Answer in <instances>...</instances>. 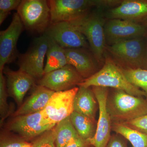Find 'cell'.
I'll return each instance as SVG.
<instances>
[{
  "label": "cell",
  "instance_id": "obj_3",
  "mask_svg": "<svg viewBox=\"0 0 147 147\" xmlns=\"http://www.w3.org/2000/svg\"><path fill=\"white\" fill-rule=\"evenodd\" d=\"M106 107L112 121L123 123L147 114V100L116 90L108 96Z\"/></svg>",
  "mask_w": 147,
  "mask_h": 147
},
{
  "label": "cell",
  "instance_id": "obj_23",
  "mask_svg": "<svg viewBox=\"0 0 147 147\" xmlns=\"http://www.w3.org/2000/svg\"><path fill=\"white\" fill-rule=\"evenodd\" d=\"M112 130L123 136L133 147H147V134L132 129L119 123H112Z\"/></svg>",
  "mask_w": 147,
  "mask_h": 147
},
{
  "label": "cell",
  "instance_id": "obj_12",
  "mask_svg": "<svg viewBox=\"0 0 147 147\" xmlns=\"http://www.w3.org/2000/svg\"><path fill=\"white\" fill-rule=\"evenodd\" d=\"M79 87L65 91L55 92L42 110L50 123L56 125L70 117L74 112V101Z\"/></svg>",
  "mask_w": 147,
  "mask_h": 147
},
{
  "label": "cell",
  "instance_id": "obj_26",
  "mask_svg": "<svg viewBox=\"0 0 147 147\" xmlns=\"http://www.w3.org/2000/svg\"><path fill=\"white\" fill-rule=\"evenodd\" d=\"M0 147H31V145L16 134H2L1 136Z\"/></svg>",
  "mask_w": 147,
  "mask_h": 147
},
{
  "label": "cell",
  "instance_id": "obj_1",
  "mask_svg": "<svg viewBox=\"0 0 147 147\" xmlns=\"http://www.w3.org/2000/svg\"><path fill=\"white\" fill-rule=\"evenodd\" d=\"M80 86L112 88L123 91L134 96H147L145 92L131 85L127 81L121 67L111 57H107L106 55L102 68L89 78L84 79L78 86Z\"/></svg>",
  "mask_w": 147,
  "mask_h": 147
},
{
  "label": "cell",
  "instance_id": "obj_33",
  "mask_svg": "<svg viewBox=\"0 0 147 147\" xmlns=\"http://www.w3.org/2000/svg\"><path fill=\"white\" fill-rule=\"evenodd\" d=\"M91 147H93V146H91Z\"/></svg>",
  "mask_w": 147,
  "mask_h": 147
},
{
  "label": "cell",
  "instance_id": "obj_16",
  "mask_svg": "<svg viewBox=\"0 0 147 147\" xmlns=\"http://www.w3.org/2000/svg\"><path fill=\"white\" fill-rule=\"evenodd\" d=\"M64 51L67 64L74 67L84 79L97 72L98 63L87 48L64 49Z\"/></svg>",
  "mask_w": 147,
  "mask_h": 147
},
{
  "label": "cell",
  "instance_id": "obj_6",
  "mask_svg": "<svg viewBox=\"0 0 147 147\" xmlns=\"http://www.w3.org/2000/svg\"><path fill=\"white\" fill-rule=\"evenodd\" d=\"M25 29L34 33H45L51 24L48 1L22 0L17 9Z\"/></svg>",
  "mask_w": 147,
  "mask_h": 147
},
{
  "label": "cell",
  "instance_id": "obj_14",
  "mask_svg": "<svg viewBox=\"0 0 147 147\" xmlns=\"http://www.w3.org/2000/svg\"><path fill=\"white\" fill-rule=\"evenodd\" d=\"M45 33L64 49L90 47L84 35L67 22L51 24Z\"/></svg>",
  "mask_w": 147,
  "mask_h": 147
},
{
  "label": "cell",
  "instance_id": "obj_4",
  "mask_svg": "<svg viewBox=\"0 0 147 147\" xmlns=\"http://www.w3.org/2000/svg\"><path fill=\"white\" fill-rule=\"evenodd\" d=\"M48 1L51 24L71 22L86 15L92 7L101 8L117 3V1L110 0H50Z\"/></svg>",
  "mask_w": 147,
  "mask_h": 147
},
{
  "label": "cell",
  "instance_id": "obj_9",
  "mask_svg": "<svg viewBox=\"0 0 147 147\" xmlns=\"http://www.w3.org/2000/svg\"><path fill=\"white\" fill-rule=\"evenodd\" d=\"M24 29L20 16L16 12L8 28L0 32V71H3L6 65L13 62L18 58L19 54L17 42Z\"/></svg>",
  "mask_w": 147,
  "mask_h": 147
},
{
  "label": "cell",
  "instance_id": "obj_20",
  "mask_svg": "<svg viewBox=\"0 0 147 147\" xmlns=\"http://www.w3.org/2000/svg\"><path fill=\"white\" fill-rule=\"evenodd\" d=\"M48 36L49 46L46 53L47 61L44 67L45 74L62 68L67 64L64 49L52 38Z\"/></svg>",
  "mask_w": 147,
  "mask_h": 147
},
{
  "label": "cell",
  "instance_id": "obj_30",
  "mask_svg": "<svg viewBox=\"0 0 147 147\" xmlns=\"http://www.w3.org/2000/svg\"><path fill=\"white\" fill-rule=\"evenodd\" d=\"M105 147H127L126 142L118 136H111Z\"/></svg>",
  "mask_w": 147,
  "mask_h": 147
},
{
  "label": "cell",
  "instance_id": "obj_8",
  "mask_svg": "<svg viewBox=\"0 0 147 147\" xmlns=\"http://www.w3.org/2000/svg\"><path fill=\"white\" fill-rule=\"evenodd\" d=\"M49 46V38L45 33L35 38L26 53L19 54V69L33 77L36 81L44 76V61Z\"/></svg>",
  "mask_w": 147,
  "mask_h": 147
},
{
  "label": "cell",
  "instance_id": "obj_10",
  "mask_svg": "<svg viewBox=\"0 0 147 147\" xmlns=\"http://www.w3.org/2000/svg\"><path fill=\"white\" fill-rule=\"evenodd\" d=\"M104 32L106 45L110 46L125 40L144 37L146 29L136 22L118 19L105 22Z\"/></svg>",
  "mask_w": 147,
  "mask_h": 147
},
{
  "label": "cell",
  "instance_id": "obj_25",
  "mask_svg": "<svg viewBox=\"0 0 147 147\" xmlns=\"http://www.w3.org/2000/svg\"><path fill=\"white\" fill-rule=\"evenodd\" d=\"M3 71H0V115L1 125L4 121L11 114H13L7 102L8 96L7 87L6 80Z\"/></svg>",
  "mask_w": 147,
  "mask_h": 147
},
{
  "label": "cell",
  "instance_id": "obj_13",
  "mask_svg": "<svg viewBox=\"0 0 147 147\" xmlns=\"http://www.w3.org/2000/svg\"><path fill=\"white\" fill-rule=\"evenodd\" d=\"M84 79L75 68L67 64L62 68L45 74L38 85L55 92L65 91L79 86Z\"/></svg>",
  "mask_w": 147,
  "mask_h": 147
},
{
  "label": "cell",
  "instance_id": "obj_5",
  "mask_svg": "<svg viewBox=\"0 0 147 147\" xmlns=\"http://www.w3.org/2000/svg\"><path fill=\"white\" fill-rule=\"evenodd\" d=\"M106 50L120 67L147 69V44L144 37L106 45Z\"/></svg>",
  "mask_w": 147,
  "mask_h": 147
},
{
  "label": "cell",
  "instance_id": "obj_21",
  "mask_svg": "<svg viewBox=\"0 0 147 147\" xmlns=\"http://www.w3.org/2000/svg\"><path fill=\"white\" fill-rule=\"evenodd\" d=\"M54 129L56 147H65L79 137L69 117L57 124Z\"/></svg>",
  "mask_w": 147,
  "mask_h": 147
},
{
  "label": "cell",
  "instance_id": "obj_2",
  "mask_svg": "<svg viewBox=\"0 0 147 147\" xmlns=\"http://www.w3.org/2000/svg\"><path fill=\"white\" fill-rule=\"evenodd\" d=\"M106 20L100 11L90 12L74 21L67 22L86 37L91 52L98 64H104L106 51L104 26Z\"/></svg>",
  "mask_w": 147,
  "mask_h": 147
},
{
  "label": "cell",
  "instance_id": "obj_29",
  "mask_svg": "<svg viewBox=\"0 0 147 147\" xmlns=\"http://www.w3.org/2000/svg\"><path fill=\"white\" fill-rule=\"evenodd\" d=\"M122 123L134 130L147 134V114L137 119Z\"/></svg>",
  "mask_w": 147,
  "mask_h": 147
},
{
  "label": "cell",
  "instance_id": "obj_31",
  "mask_svg": "<svg viewBox=\"0 0 147 147\" xmlns=\"http://www.w3.org/2000/svg\"><path fill=\"white\" fill-rule=\"evenodd\" d=\"M89 140H85L79 137L69 143L65 147H91Z\"/></svg>",
  "mask_w": 147,
  "mask_h": 147
},
{
  "label": "cell",
  "instance_id": "obj_28",
  "mask_svg": "<svg viewBox=\"0 0 147 147\" xmlns=\"http://www.w3.org/2000/svg\"><path fill=\"white\" fill-rule=\"evenodd\" d=\"M21 0H0V25L3 24L11 11L17 10Z\"/></svg>",
  "mask_w": 147,
  "mask_h": 147
},
{
  "label": "cell",
  "instance_id": "obj_15",
  "mask_svg": "<svg viewBox=\"0 0 147 147\" xmlns=\"http://www.w3.org/2000/svg\"><path fill=\"white\" fill-rule=\"evenodd\" d=\"M3 71L5 75L9 95L21 106L27 92L35 86L36 80L20 69L13 71L5 66Z\"/></svg>",
  "mask_w": 147,
  "mask_h": 147
},
{
  "label": "cell",
  "instance_id": "obj_27",
  "mask_svg": "<svg viewBox=\"0 0 147 147\" xmlns=\"http://www.w3.org/2000/svg\"><path fill=\"white\" fill-rule=\"evenodd\" d=\"M30 143L31 147H56L54 127L45 131Z\"/></svg>",
  "mask_w": 147,
  "mask_h": 147
},
{
  "label": "cell",
  "instance_id": "obj_17",
  "mask_svg": "<svg viewBox=\"0 0 147 147\" xmlns=\"http://www.w3.org/2000/svg\"><path fill=\"white\" fill-rule=\"evenodd\" d=\"M110 19H118L136 22L147 17V1L125 0L111 9L107 13Z\"/></svg>",
  "mask_w": 147,
  "mask_h": 147
},
{
  "label": "cell",
  "instance_id": "obj_22",
  "mask_svg": "<svg viewBox=\"0 0 147 147\" xmlns=\"http://www.w3.org/2000/svg\"><path fill=\"white\" fill-rule=\"evenodd\" d=\"M69 117L79 137L87 140H90L94 137L96 131L94 121L74 111Z\"/></svg>",
  "mask_w": 147,
  "mask_h": 147
},
{
  "label": "cell",
  "instance_id": "obj_32",
  "mask_svg": "<svg viewBox=\"0 0 147 147\" xmlns=\"http://www.w3.org/2000/svg\"><path fill=\"white\" fill-rule=\"evenodd\" d=\"M144 25L146 28H147V18L145 19L144 21V25Z\"/></svg>",
  "mask_w": 147,
  "mask_h": 147
},
{
  "label": "cell",
  "instance_id": "obj_24",
  "mask_svg": "<svg viewBox=\"0 0 147 147\" xmlns=\"http://www.w3.org/2000/svg\"><path fill=\"white\" fill-rule=\"evenodd\" d=\"M120 67L127 81L147 94V69Z\"/></svg>",
  "mask_w": 147,
  "mask_h": 147
},
{
  "label": "cell",
  "instance_id": "obj_7",
  "mask_svg": "<svg viewBox=\"0 0 147 147\" xmlns=\"http://www.w3.org/2000/svg\"><path fill=\"white\" fill-rule=\"evenodd\" d=\"M50 123L42 111L28 115L13 117L6 128L27 142L31 143L45 131L55 127Z\"/></svg>",
  "mask_w": 147,
  "mask_h": 147
},
{
  "label": "cell",
  "instance_id": "obj_19",
  "mask_svg": "<svg viewBox=\"0 0 147 147\" xmlns=\"http://www.w3.org/2000/svg\"><path fill=\"white\" fill-rule=\"evenodd\" d=\"M74 101V111L95 121L97 100L90 88L79 87Z\"/></svg>",
  "mask_w": 147,
  "mask_h": 147
},
{
  "label": "cell",
  "instance_id": "obj_18",
  "mask_svg": "<svg viewBox=\"0 0 147 147\" xmlns=\"http://www.w3.org/2000/svg\"><path fill=\"white\" fill-rule=\"evenodd\" d=\"M54 92L45 87L36 85L30 96L13 113L12 117L41 112L47 106Z\"/></svg>",
  "mask_w": 147,
  "mask_h": 147
},
{
  "label": "cell",
  "instance_id": "obj_11",
  "mask_svg": "<svg viewBox=\"0 0 147 147\" xmlns=\"http://www.w3.org/2000/svg\"><path fill=\"white\" fill-rule=\"evenodd\" d=\"M99 108V117L94 136L89 140L92 146L105 147L111 138L112 123L106 107L108 88L92 87Z\"/></svg>",
  "mask_w": 147,
  "mask_h": 147
}]
</instances>
